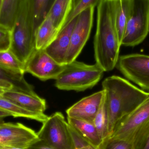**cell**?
<instances>
[{
    "instance_id": "28",
    "label": "cell",
    "mask_w": 149,
    "mask_h": 149,
    "mask_svg": "<svg viewBox=\"0 0 149 149\" xmlns=\"http://www.w3.org/2000/svg\"><path fill=\"white\" fill-rule=\"evenodd\" d=\"M11 43V31L0 26V52L10 50Z\"/></svg>"
},
{
    "instance_id": "21",
    "label": "cell",
    "mask_w": 149,
    "mask_h": 149,
    "mask_svg": "<svg viewBox=\"0 0 149 149\" xmlns=\"http://www.w3.org/2000/svg\"><path fill=\"white\" fill-rule=\"evenodd\" d=\"M0 81L8 82L13 85L14 90L30 94H36L34 87L25 80L23 74L5 70L0 66Z\"/></svg>"
},
{
    "instance_id": "20",
    "label": "cell",
    "mask_w": 149,
    "mask_h": 149,
    "mask_svg": "<svg viewBox=\"0 0 149 149\" xmlns=\"http://www.w3.org/2000/svg\"><path fill=\"white\" fill-rule=\"evenodd\" d=\"M133 2V0H116V24L121 45L130 15Z\"/></svg>"
},
{
    "instance_id": "26",
    "label": "cell",
    "mask_w": 149,
    "mask_h": 149,
    "mask_svg": "<svg viewBox=\"0 0 149 149\" xmlns=\"http://www.w3.org/2000/svg\"><path fill=\"white\" fill-rule=\"evenodd\" d=\"M98 149H135L133 145L123 140L107 137L103 140Z\"/></svg>"
},
{
    "instance_id": "16",
    "label": "cell",
    "mask_w": 149,
    "mask_h": 149,
    "mask_svg": "<svg viewBox=\"0 0 149 149\" xmlns=\"http://www.w3.org/2000/svg\"><path fill=\"white\" fill-rule=\"evenodd\" d=\"M58 32L50 17L47 16L35 32L36 50H45L56 38Z\"/></svg>"
},
{
    "instance_id": "11",
    "label": "cell",
    "mask_w": 149,
    "mask_h": 149,
    "mask_svg": "<svg viewBox=\"0 0 149 149\" xmlns=\"http://www.w3.org/2000/svg\"><path fill=\"white\" fill-rule=\"evenodd\" d=\"M38 139L34 130L22 123H0V146L26 149Z\"/></svg>"
},
{
    "instance_id": "13",
    "label": "cell",
    "mask_w": 149,
    "mask_h": 149,
    "mask_svg": "<svg viewBox=\"0 0 149 149\" xmlns=\"http://www.w3.org/2000/svg\"><path fill=\"white\" fill-rule=\"evenodd\" d=\"M77 17L63 28L56 38L45 49V51L58 64L66 65L65 59L70 43L72 32Z\"/></svg>"
},
{
    "instance_id": "5",
    "label": "cell",
    "mask_w": 149,
    "mask_h": 149,
    "mask_svg": "<svg viewBox=\"0 0 149 149\" xmlns=\"http://www.w3.org/2000/svg\"><path fill=\"white\" fill-rule=\"evenodd\" d=\"M104 72L96 64L88 65L74 60L66 64L65 69L56 80L55 86L64 91L83 92L97 85Z\"/></svg>"
},
{
    "instance_id": "30",
    "label": "cell",
    "mask_w": 149,
    "mask_h": 149,
    "mask_svg": "<svg viewBox=\"0 0 149 149\" xmlns=\"http://www.w3.org/2000/svg\"><path fill=\"white\" fill-rule=\"evenodd\" d=\"M13 89V85L10 83L0 81V96H2L5 91Z\"/></svg>"
},
{
    "instance_id": "8",
    "label": "cell",
    "mask_w": 149,
    "mask_h": 149,
    "mask_svg": "<svg viewBox=\"0 0 149 149\" xmlns=\"http://www.w3.org/2000/svg\"><path fill=\"white\" fill-rule=\"evenodd\" d=\"M116 67L127 80L149 92V55L137 53L122 55Z\"/></svg>"
},
{
    "instance_id": "22",
    "label": "cell",
    "mask_w": 149,
    "mask_h": 149,
    "mask_svg": "<svg viewBox=\"0 0 149 149\" xmlns=\"http://www.w3.org/2000/svg\"><path fill=\"white\" fill-rule=\"evenodd\" d=\"M93 123L96 128L99 136L102 141L109 137V116L105 95L95 117Z\"/></svg>"
},
{
    "instance_id": "14",
    "label": "cell",
    "mask_w": 149,
    "mask_h": 149,
    "mask_svg": "<svg viewBox=\"0 0 149 149\" xmlns=\"http://www.w3.org/2000/svg\"><path fill=\"white\" fill-rule=\"evenodd\" d=\"M2 96L31 112L44 113L46 101L37 94H32L11 89L5 91Z\"/></svg>"
},
{
    "instance_id": "24",
    "label": "cell",
    "mask_w": 149,
    "mask_h": 149,
    "mask_svg": "<svg viewBox=\"0 0 149 149\" xmlns=\"http://www.w3.org/2000/svg\"><path fill=\"white\" fill-rule=\"evenodd\" d=\"M33 16L35 32L37 28L48 16L54 1L32 0Z\"/></svg>"
},
{
    "instance_id": "4",
    "label": "cell",
    "mask_w": 149,
    "mask_h": 149,
    "mask_svg": "<svg viewBox=\"0 0 149 149\" xmlns=\"http://www.w3.org/2000/svg\"><path fill=\"white\" fill-rule=\"evenodd\" d=\"M149 136V96L116 124L109 137L126 141L135 149H142Z\"/></svg>"
},
{
    "instance_id": "35",
    "label": "cell",
    "mask_w": 149,
    "mask_h": 149,
    "mask_svg": "<svg viewBox=\"0 0 149 149\" xmlns=\"http://www.w3.org/2000/svg\"><path fill=\"white\" fill-rule=\"evenodd\" d=\"M2 1V0H0V11H1V6Z\"/></svg>"
},
{
    "instance_id": "17",
    "label": "cell",
    "mask_w": 149,
    "mask_h": 149,
    "mask_svg": "<svg viewBox=\"0 0 149 149\" xmlns=\"http://www.w3.org/2000/svg\"><path fill=\"white\" fill-rule=\"evenodd\" d=\"M0 111L8 113L15 117L36 120L42 123L49 117L44 113H34L26 110L2 96H0Z\"/></svg>"
},
{
    "instance_id": "32",
    "label": "cell",
    "mask_w": 149,
    "mask_h": 149,
    "mask_svg": "<svg viewBox=\"0 0 149 149\" xmlns=\"http://www.w3.org/2000/svg\"><path fill=\"white\" fill-rule=\"evenodd\" d=\"M10 116L8 113L0 111V118H3L6 116Z\"/></svg>"
},
{
    "instance_id": "3",
    "label": "cell",
    "mask_w": 149,
    "mask_h": 149,
    "mask_svg": "<svg viewBox=\"0 0 149 149\" xmlns=\"http://www.w3.org/2000/svg\"><path fill=\"white\" fill-rule=\"evenodd\" d=\"M11 32L10 50L25 66L36 50L32 0H20L17 17Z\"/></svg>"
},
{
    "instance_id": "6",
    "label": "cell",
    "mask_w": 149,
    "mask_h": 149,
    "mask_svg": "<svg viewBox=\"0 0 149 149\" xmlns=\"http://www.w3.org/2000/svg\"><path fill=\"white\" fill-rule=\"evenodd\" d=\"M149 33V0H133L122 45L135 47L144 41Z\"/></svg>"
},
{
    "instance_id": "29",
    "label": "cell",
    "mask_w": 149,
    "mask_h": 149,
    "mask_svg": "<svg viewBox=\"0 0 149 149\" xmlns=\"http://www.w3.org/2000/svg\"><path fill=\"white\" fill-rule=\"evenodd\" d=\"M26 149H55L42 140L38 139Z\"/></svg>"
},
{
    "instance_id": "18",
    "label": "cell",
    "mask_w": 149,
    "mask_h": 149,
    "mask_svg": "<svg viewBox=\"0 0 149 149\" xmlns=\"http://www.w3.org/2000/svg\"><path fill=\"white\" fill-rule=\"evenodd\" d=\"M67 120L68 123L74 128L90 145L96 148L100 146L102 141L93 122L69 117Z\"/></svg>"
},
{
    "instance_id": "27",
    "label": "cell",
    "mask_w": 149,
    "mask_h": 149,
    "mask_svg": "<svg viewBox=\"0 0 149 149\" xmlns=\"http://www.w3.org/2000/svg\"><path fill=\"white\" fill-rule=\"evenodd\" d=\"M69 132L71 137L73 149H87L90 145L72 126L68 123Z\"/></svg>"
},
{
    "instance_id": "1",
    "label": "cell",
    "mask_w": 149,
    "mask_h": 149,
    "mask_svg": "<svg viewBox=\"0 0 149 149\" xmlns=\"http://www.w3.org/2000/svg\"><path fill=\"white\" fill-rule=\"evenodd\" d=\"M97 7L93 43L95 64L104 72L110 71L116 67L121 46L116 24V0H99Z\"/></svg>"
},
{
    "instance_id": "23",
    "label": "cell",
    "mask_w": 149,
    "mask_h": 149,
    "mask_svg": "<svg viewBox=\"0 0 149 149\" xmlns=\"http://www.w3.org/2000/svg\"><path fill=\"white\" fill-rule=\"evenodd\" d=\"M0 66L5 70L24 75L25 66L10 50L0 52Z\"/></svg>"
},
{
    "instance_id": "2",
    "label": "cell",
    "mask_w": 149,
    "mask_h": 149,
    "mask_svg": "<svg viewBox=\"0 0 149 149\" xmlns=\"http://www.w3.org/2000/svg\"><path fill=\"white\" fill-rule=\"evenodd\" d=\"M102 87L108 109L109 136L116 124L144 101L149 96V92L116 75L105 79Z\"/></svg>"
},
{
    "instance_id": "12",
    "label": "cell",
    "mask_w": 149,
    "mask_h": 149,
    "mask_svg": "<svg viewBox=\"0 0 149 149\" xmlns=\"http://www.w3.org/2000/svg\"><path fill=\"white\" fill-rule=\"evenodd\" d=\"M104 96L102 90L83 98L66 110L68 117L93 123Z\"/></svg>"
},
{
    "instance_id": "10",
    "label": "cell",
    "mask_w": 149,
    "mask_h": 149,
    "mask_svg": "<svg viewBox=\"0 0 149 149\" xmlns=\"http://www.w3.org/2000/svg\"><path fill=\"white\" fill-rule=\"evenodd\" d=\"M66 65L56 62L44 50H35L25 66V72L42 81L56 80L65 69Z\"/></svg>"
},
{
    "instance_id": "34",
    "label": "cell",
    "mask_w": 149,
    "mask_h": 149,
    "mask_svg": "<svg viewBox=\"0 0 149 149\" xmlns=\"http://www.w3.org/2000/svg\"><path fill=\"white\" fill-rule=\"evenodd\" d=\"M87 149H98L97 148H95V147H93V146H92V145H90L88 147Z\"/></svg>"
},
{
    "instance_id": "25",
    "label": "cell",
    "mask_w": 149,
    "mask_h": 149,
    "mask_svg": "<svg viewBox=\"0 0 149 149\" xmlns=\"http://www.w3.org/2000/svg\"><path fill=\"white\" fill-rule=\"evenodd\" d=\"M99 0H74V3L63 28L68 25L81 12L90 7L97 6ZM62 28V29H63Z\"/></svg>"
},
{
    "instance_id": "31",
    "label": "cell",
    "mask_w": 149,
    "mask_h": 149,
    "mask_svg": "<svg viewBox=\"0 0 149 149\" xmlns=\"http://www.w3.org/2000/svg\"><path fill=\"white\" fill-rule=\"evenodd\" d=\"M0 149H25L17 147H7V146H0Z\"/></svg>"
},
{
    "instance_id": "19",
    "label": "cell",
    "mask_w": 149,
    "mask_h": 149,
    "mask_svg": "<svg viewBox=\"0 0 149 149\" xmlns=\"http://www.w3.org/2000/svg\"><path fill=\"white\" fill-rule=\"evenodd\" d=\"M20 0H2L0 11V26L11 31L18 14Z\"/></svg>"
},
{
    "instance_id": "7",
    "label": "cell",
    "mask_w": 149,
    "mask_h": 149,
    "mask_svg": "<svg viewBox=\"0 0 149 149\" xmlns=\"http://www.w3.org/2000/svg\"><path fill=\"white\" fill-rule=\"evenodd\" d=\"M42 124L37 133L39 140L55 149H73L68 123L62 113H55Z\"/></svg>"
},
{
    "instance_id": "15",
    "label": "cell",
    "mask_w": 149,
    "mask_h": 149,
    "mask_svg": "<svg viewBox=\"0 0 149 149\" xmlns=\"http://www.w3.org/2000/svg\"><path fill=\"white\" fill-rule=\"evenodd\" d=\"M73 3L74 0H55L51 7L48 16L59 32L71 10Z\"/></svg>"
},
{
    "instance_id": "9",
    "label": "cell",
    "mask_w": 149,
    "mask_h": 149,
    "mask_svg": "<svg viewBox=\"0 0 149 149\" xmlns=\"http://www.w3.org/2000/svg\"><path fill=\"white\" fill-rule=\"evenodd\" d=\"M94 9L95 7H89L78 16L72 32L66 64L76 60L87 42L93 27Z\"/></svg>"
},
{
    "instance_id": "33",
    "label": "cell",
    "mask_w": 149,
    "mask_h": 149,
    "mask_svg": "<svg viewBox=\"0 0 149 149\" xmlns=\"http://www.w3.org/2000/svg\"><path fill=\"white\" fill-rule=\"evenodd\" d=\"M142 149H149V136L146 141V143L144 145V147Z\"/></svg>"
}]
</instances>
